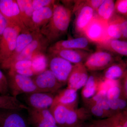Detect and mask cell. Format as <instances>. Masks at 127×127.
I'll use <instances>...</instances> for the list:
<instances>
[{
    "label": "cell",
    "mask_w": 127,
    "mask_h": 127,
    "mask_svg": "<svg viewBox=\"0 0 127 127\" xmlns=\"http://www.w3.org/2000/svg\"><path fill=\"white\" fill-rule=\"evenodd\" d=\"M48 59L45 53L39 54L32 58L31 68L34 75L36 76L47 69Z\"/></svg>",
    "instance_id": "obj_28"
},
{
    "label": "cell",
    "mask_w": 127,
    "mask_h": 127,
    "mask_svg": "<svg viewBox=\"0 0 127 127\" xmlns=\"http://www.w3.org/2000/svg\"><path fill=\"white\" fill-rule=\"evenodd\" d=\"M115 14L127 18V0H118L115 2Z\"/></svg>",
    "instance_id": "obj_32"
},
{
    "label": "cell",
    "mask_w": 127,
    "mask_h": 127,
    "mask_svg": "<svg viewBox=\"0 0 127 127\" xmlns=\"http://www.w3.org/2000/svg\"><path fill=\"white\" fill-rule=\"evenodd\" d=\"M92 43L91 41L85 36L62 40L56 42L48 48V51L64 49H76L86 50L92 52L91 49Z\"/></svg>",
    "instance_id": "obj_13"
},
{
    "label": "cell",
    "mask_w": 127,
    "mask_h": 127,
    "mask_svg": "<svg viewBox=\"0 0 127 127\" xmlns=\"http://www.w3.org/2000/svg\"><path fill=\"white\" fill-rule=\"evenodd\" d=\"M0 12L9 24L18 27L22 31L28 30L22 20L16 0H0Z\"/></svg>",
    "instance_id": "obj_8"
},
{
    "label": "cell",
    "mask_w": 127,
    "mask_h": 127,
    "mask_svg": "<svg viewBox=\"0 0 127 127\" xmlns=\"http://www.w3.org/2000/svg\"><path fill=\"white\" fill-rule=\"evenodd\" d=\"M102 78V76L96 73H92L89 76L87 81L83 87L82 92L83 98L86 102L92 98L97 93Z\"/></svg>",
    "instance_id": "obj_21"
},
{
    "label": "cell",
    "mask_w": 127,
    "mask_h": 127,
    "mask_svg": "<svg viewBox=\"0 0 127 127\" xmlns=\"http://www.w3.org/2000/svg\"><path fill=\"white\" fill-rule=\"evenodd\" d=\"M89 76L88 71L83 64L74 65L67 80V88L77 91L84 86Z\"/></svg>",
    "instance_id": "obj_14"
},
{
    "label": "cell",
    "mask_w": 127,
    "mask_h": 127,
    "mask_svg": "<svg viewBox=\"0 0 127 127\" xmlns=\"http://www.w3.org/2000/svg\"><path fill=\"white\" fill-rule=\"evenodd\" d=\"M39 92L52 93L63 86L50 69H47L32 79Z\"/></svg>",
    "instance_id": "obj_9"
},
{
    "label": "cell",
    "mask_w": 127,
    "mask_h": 127,
    "mask_svg": "<svg viewBox=\"0 0 127 127\" xmlns=\"http://www.w3.org/2000/svg\"><path fill=\"white\" fill-rule=\"evenodd\" d=\"M74 127H93L92 124H87L86 123H83L80 124Z\"/></svg>",
    "instance_id": "obj_40"
},
{
    "label": "cell",
    "mask_w": 127,
    "mask_h": 127,
    "mask_svg": "<svg viewBox=\"0 0 127 127\" xmlns=\"http://www.w3.org/2000/svg\"><path fill=\"white\" fill-rule=\"evenodd\" d=\"M77 99V91L68 88L61 91L55 97L57 101L73 108H75Z\"/></svg>",
    "instance_id": "obj_26"
},
{
    "label": "cell",
    "mask_w": 127,
    "mask_h": 127,
    "mask_svg": "<svg viewBox=\"0 0 127 127\" xmlns=\"http://www.w3.org/2000/svg\"><path fill=\"white\" fill-rule=\"evenodd\" d=\"M50 55V58L48 59L49 69L61 84L62 85L65 84L74 65L60 57Z\"/></svg>",
    "instance_id": "obj_7"
},
{
    "label": "cell",
    "mask_w": 127,
    "mask_h": 127,
    "mask_svg": "<svg viewBox=\"0 0 127 127\" xmlns=\"http://www.w3.org/2000/svg\"><path fill=\"white\" fill-rule=\"evenodd\" d=\"M49 44L47 39L41 34L25 48L15 59L11 65L18 61L31 60L32 58L36 55L45 53Z\"/></svg>",
    "instance_id": "obj_11"
},
{
    "label": "cell",
    "mask_w": 127,
    "mask_h": 127,
    "mask_svg": "<svg viewBox=\"0 0 127 127\" xmlns=\"http://www.w3.org/2000/svg\"><path fill=\"white\" fill-rule=\"evenodd\" d=\"M9 92L7 77L0 69V94L7 95Z\"/></svg>",
    "instance_id": "obj_34"
},
{
    "label": "cell",
    "mask_w": 127,
    "mask_h": 127,
    "mask_svg": "<svg viewBox=\"0 0 127 127\" xmlns=\"http://www.w3.org/2000/svg\"><path fill=\"white\" fill-rule=\"evenodd\" d=\"M7 25L8 22L7 20L0 12V37L3 34Z\"/></svg>",
    "instance_id": "obj_38"
},
{
    "label": "cell",
    "mask_w": 127,
    "mask_h": 127,
    "mask_svg": "<svg viewBox=\"0 0 127 127\" xmlns=\"http://www.w3.org/2000/svg\"><path fill=\"white\" fill-rule=\"evenodd\" d=\"M53 7V6H48L34 11L29 30L30 31L40 32L41 28L47 23L51 17Z\"/></svg>",
    "instance_id": "obj_18"
},
{
    "label": "cell",
    "mask_w": 127,
    "mask_h": 127,
    "mask_svg": "<svg viewBox=\"0 0 127 127\" xmlns=\"http://www.w3.org/2000/svg\"><path fill=\"white\" fill-rule=\"evenodd\" d=\"M28 107L12 95L0 96V109L18 111L28 109Z\"/></svg>",
    "instance_id": "obj_25"
},
{
    "label": "cell",
    "mask_w": 127,
    "mask_h": 127,
    "mask_svg": "<svg viewBox=\"0 0 127 127\" xmlns=\"http://www.w3.org/2000/svg\"><path fill=\"white\" fill-rule=\"evenodd\" d=\"M72 12L75 15L73 22L74 33L77 37L84 36L87 27L95 15V11L87 4L85 0H75Z\"/></svg>",
    "instance_id": "obj_2"
},
{
    "label": "cell",
    "mask_w": 127,
    "mask_h": 127,
    "mask_svg": "<svg viewBox=\"0 0 127 127\" xmlns=\"http://www.w3.org/2000/svg\"><path fill=\"white\" fill-rule=\"evenodd\" d=\"M115 12V1L105 0L96 12V16L102 20L108 22L113 15Z\"/></svg>",
    "instance_id": "obj_27"
},
{
    "label": "cell",
    "mask_w": 127,
    "mask_h": 127,
    "mask_svg": "<svg viewBox=\"0 0 127 127\" xmlns=\"http://www.w3.org/2000/svg\"><path fill=\"white\" fill-rule=\"evenodd\" d=\"M40 32H31L29 30L21 32L17 40L15 48L9 59L0 66L1 68L8 70L17 57L25 48L41 34Z\"/></svg>",
    "instance_id": "obj_10"
},
{
    "label": "cell",
    "mask_w": 127,
    "mask_h": 127,
    "mask_svg": "<svg viewBox=\"0 0 127 127\" xmlns=\"http://www.w3.org/2000/svg\"><path fill=\"white\" fill-rule=\"evenodd\" d=\"M7 78L9 91L14 97H17L22 94H30L39 92L31 77L9 71Z\"/></svg>",
    "instance_id": "obj_5"
},
{
    "label": "cell",
    "mask_w": 127,
    "mask_h": 127,
    "mask_svg": "<svg viewBox=\"0 0 127 127\" xmlns=\"http://www.w3.org/2000/svg\"><path fill=\"white\" fill-rule=\"evenodd\" d=\"M32 62L31 60L18 61L12 64L9 67V71L15 72L26 68H31Z\"/></svg>",
    "instance_id": "obj_31"
},
{
    "label": "cell",
    "mask_w": 127,
    "mask_h": 127,
    "mask_svg": "<svg viewBox=\"0 0 127 127\" xmlns=\"http://www.w3.org/2000/svg\"><path fill=\"white\" fill-rule=\"evenodd\" d=\"M88 108L87 109L91 115L98 118L104 119L109 117L106 113L97 104L91 101L86 102Z\"/></svg>",
    "instance_id": "obj_29"
},
{
    "label": "cell",
    "mask_w": 127,
    "mask_h": 127,
    "mask_svg": "<svg viewBox=\"0 0 127 127\" xmlns=\"http://www.w3.org/2000/svg\"><path fill=\"white\" fill-rule=\"evenodd\" d=\"M104 0H85L86 3L93 9L95 12L97 11L98 9L104 2Z\"/></svg>",
    "instance_id": "obj_37"
},
{
    "label": "cell",
    "mask_w": 127,
    "mask_h": 127,
    "mask_svg": "<svg viewBox=\"0 0 127 127\" xmlns=\"http://www.w3.org/2000/svg\"><path fill=\"white\" fill-rule=\"evenodd\" d=\"M122 17L114 12L112 18L108 22L107 33L108 40L113 39L122 40L120 21Z\"/></svg>",
    "instance_id": "obj_24"
},
{
    "label": "cell",
    "mask_w": 127,
    "mask_h": 127,
    "mask_svg": "<svg viewBox=\"0 0 127 127\" xmlns=\"http://www.w3.org/2000/svg\"><path fill=\"white\" fill-rule=\"evenodd\" d=\"M92 125L93 127H114L110 118L94 121Z\"/></svg>",
    "instance_id": "obj_35"
},
{
    "label": "cell",
    "mask_w": 127,
    "mask_h": 127,
    "mask_svg": "<svg viewBox=\"0 0 127 127\" xmlns=\"http://www.w3.org/2000/svg\"><path fill=\"white\" fill-rule=\"evenodd\" d=\"M121 60V57L109 51L96 49V51L91 53L83 64L88 71L95 72L105 70Z\"/></svg>",
    "instance_id": "obj_3"
},
{
    "label": "cell",
    "mask_w": 127,
    "mask_h": 127,
    "mask_svg": "<svg viewBox=\"0 0 127 127\" xmlns=\"http://www.w3.org/2000/svg\"><path fill=\"white\" fill-rule=\"evenodd\" d=\"M127 64L121 60L112 64L103 71V79L120 81L127 75Z\"/></svg>",
    "instance_id": "obj_20"
},
{
    "label": "cell",
    "mask_w": 127,
    "mask_h": 127,
    "mask_svg": "<svg viewBox=\"0 0 127 127\" xmlns=\"http://www.w3.org/2000/svg\"><path fill=\"white\" fill-rule=\"evenodd\" d=\"M59 127V126H58L57 125H55V126H52V127Z\"/></svg>",
    "instance_id": "obj_41"
},
{
    "label": "cell",
    "mask_w": 127,
    "mask_h": 127,
    "mask_svg": "<svg viewBox=\"0 0 127 127\" xmlns=\"http://www.w3.org/2000/svg\"><path fill=\"white\" fill-rule=\"evenodd\" d=\"M29 122L34 127H51L57 125L49 109H35L28 107Z\"/></svg>",
    "instance_id": "obj_12"
},
{
    "label": "cell",
    "mask_w": 127,
    "mask_h": 127,
    "mask_svg": "<svg viewBox=\"0 0 127 127\" xmlns=\"http://www.w3.org/2000/svg\"><path fill=\"white\" fill-rule=\"evenodd\" d=\"M107 25L108 22L101 20L95 15L85 30L84 36L96 45L108 41Z\"/></svg>",
    "instance_id": "obj_6"
},
{
    "label": "cell",
    "mask_w": 127,
    "mask_h": 127,
    "mask_svg": "<svg viewBox=\"0 0 127 127\" xmlns=\"http://www.w3.org/2000/svg\"><path fill=\"white\" fill-rule=\"evenodd\" d=\"M15 72L28 77H31L35 75L31 68H26L23 70L17 71Z\"/></svg>",
    "instance_id": "obj_39"
},
{
    "label": "cell",
    "mask_w": 127,
    "mask_h": 127,
    "mask_svg": "<svg viewBox=\"0 0 127 127\" xmlns=\"http://www.w3.org/2000/svg\"><path fill=\"white\" fill-rule=\"evenodd\" d=\"M22 31L18 27L8 23L7 27L0 37V66L13 53L17 37Z\"/></svg>",
    "instance_id": "obj_4"
},
{
    "label": "cell",
    "mask_w": 127,
    "mask_h": 127,
    "mask_svg": "<svg viewBox=\"0 0 127 127\" xmlns=\"http://www.w3.org/2000/svg\"><path fill=\"white\" fill-rule=\"evenodd\" d=\"M72 13L70 9L63 4L58 1L55 3L51 17L40 31L49 43L56 41L66 34Z\"/></svg>",
    "instance_id": "obj_1"
},
{
    "label": "cell",
    "mask_w": 127,
    "mask_h": 127,
    "mask_svg": "<svg viewBox=\"0 0 127 127\" xmlns=\"http://www.w3.org/2000/svg\"><path fill=\"white\" fill-rule=\"evenodd\" d=\"M15 110L0 111V127H28L23 116Z\"/></svg>",
    "instance_id": "obj_17"
},
{
    "label": "cell",
    "mask_w": 127,
    "mask_h": 127,
    "mask_svg": "<svg viewBox=\"0 0 127 127\" xmlns=\"http://www.w3.org/2000/svg\"><path fill=\"white\" fill-rule=\"evenodd\" d=\"M96 49L109 51L120 57L127 56V41L113 39L96 44Z\"/></svg>",
    "instance_id": "obj_19"
},
{
    "label": "cell",
    "mask_w": 127,
    "mask_h": 127,
    "mask_svg": "<svg viewBox=\"0 0 127 127\" xmlns=\"http://www.w3.org/2000/svg\"><path fill=\"white\" fill-rule=\"evenodd\" d=\"M32 1V0H16L22 20L25 26L29 31L31 25L32 17L34 11Z\"/></svg>",
    "instance_id": "obj_22"
},
{
    "label": "cell",
    "mask_w": 127,
    "mask_h": 127,
    "mask_svg": "<svg viewBox=\"0 0 127 127\" xmlns=\"http://www.w3.org/2000/svg\"><path fill=\"white\" fill-rule=\"evenodd\" d=\"M122 96L124 95L121 83L120 85L111 88L107 92V97L108 100H117Z\"/></svg>",
    "instance_id": "obj_30"
},
{
    "label": "cell",
    "mask_w": 127,
    "mask_h": 127,
    "mask_svg": "<svg viewBox=\"0 0 127 127\" xmlns=\"http://www.w3.org/2000/svg\"><path fill=\"white\" fill-rule=\"evenodd\" d=\"M28 94L27 102L29 107L35 109H49L53 103L55 97L52 93L40 92Z\"/></svg>",
    "instance_id": "obj_16"
},
{
    "label": "cell",
    "mask_w": 127,
    "mask_h": 127,
    "mask_svg": "<svg viewBox=\"0 0 127 127\" xmlns=\"http://www.w3.org/2000/svg\"><path fill=\"white\" fill-rule=\"evenodd\" d=\"M70 108H72L62 104L54 99V102L49 109L55 119L57 125L59 127H64L66 116Z\"/></svg>",
    "instance_id": "obj_23"
},
{
    "label": "cell",
    "mask_w": 127,
    "mask_h": 127,
    "mask_svg": "<svg viewBox=\"0 0 127 127\" xmlns=\"http://www.w3.org/2000/svg\"><path fill=\"white\" fill-rule=\"evenodd\" d=\"M121 30H122V40L127 41V18L122 17L120 21Z\"/></svg>",
    "instance_id": "obj_36"
},
{
    "label": "cell",
    "mask_w": 127,
    "mask_h": 127,
    "mask_svg": "<svg viewBox=\"0 0 127 127\" xmlns=\"http://www.w3.org/2000/svg\"><path fill=\"white\" fill-rule=\"evenodd\" d=\"M50 55L60 57L75 65L84 64L92 52L76 49H64L48 51Z\"/></svg>",
    "instance_id": "obj_15"
},
{
    "label": "cell",
    "mask_w": 127,
    "mask_h": 127,
    "mask_svg": "<svg viewBox=\"0 0 127 127\" xmlns=\"http://www.w3.org/2000/svg\"><path fill=\"white\" fill-rule=\"evenodd\" d=\"M57 2L53 0H32V7L34 11L48 6H53Z\"/></svg>",
    "instance_id": "obj_33"
}]
</instances>
